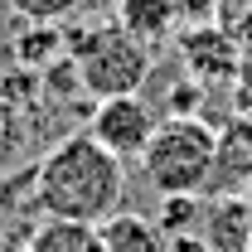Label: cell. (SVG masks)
<instances>
[{"mask_svg": "<svg viewBox=\"0 0 252 252\" xmlns=\"http://www.w3.org/2000/svg\"><path fill=\"white\" fill-rule=\"evenodd\" d=\"M126 199V160H117L107 146H97L88 131L63 136L34 170V204L44 219L102 223Z\"/></svg>", "mask_w": 252, "mask_h": 252, "instance_id": "6da1fadb", "label": "cell"}, {"mask_svg": "<svg viewBox=\"0 0 252 252\" xmlns=\"http://www.w3.org/2000/svg\"><path fill=\"white\" fill-rule=\"evenodd\" d=\"M219 136L199 117H165L156 122L146 151H141V175L160 199L170 194H204L214 170H219Z\"/></svg>", "mask_w": 252, "mask_h": 252, "instance_id": "7a4b0ae2", "label": "cell"}, {"mask_svg": "<svg viewBox=\"0 0 252 252\" xmlns=\"http://www.w3.org/2000/svg\"><path fill=\"white\" fill-rule=\"evenodd\" d=\"M73 78L88 97H126L141 93V83L151 78V59L156 49L141 44L136 34H126L122 25H97V30H83L73 39Z\"/></svg>", "mask_w": 252, "mask_h": 252, "instance_id": "3957f363", "label": "cell"}, {"mask_svg": "<svg viewBox=\"0 0 252 252\" xmlns=\"http://www.w3.org/2000/svg\"><path fill=\"white\" fill-rule=\"evenodd\" d=\"M151 131H156V112L146 107L141 93L102 97L93 107V122H88V136H93L97 146H107L117 160H141Z\"/></svg>", "mask_w": 252, "mask_h": 252, "instance_id": "277c9868", "label": "cell"}, {"mask_svg": "<svg viewBox=\"0 0 252 252\" xmlns=\"http://www.w3.org/2000/svg\"><path fill=\"white\" fill-rule=\"evenodd\" d=\"M180 54H185V68L194 78L214 83V78H233L243 73V49L228 30H214V25H194V30L180 34Z\"/></svg>", "mask_w": 252, "mask_h": 252, "instance_id": "5b68a950", "label": "cell"}, {"mask_svg": "<svg viewBox=\"0 0 252 252\" xmlns=\"http://www.w3.org/2000/svg\"><path fill=\"white\" fill-rule=\"evenodd\" d=\"M180 0H117V25L126 34H136L141 44H165L180 30Z\"/></svg>", "mask_w": 252, "mask_h": 252, "instance_id": "8992f818", "label": "cell"}, {"mask_svg": "<svg viewBox=\"0 0 252 252\" xmlns=\"http://www.w3.org/2000/svg\"><path fill=\"white\" fill-rule=\"evenodd\" d=\"M97 233H102V248L107 252H170L165 243V228L156 219H146V214H112V219L97 223Z\"/></svg>", "mask_w": 252, "mask_h": 252, "instance_id": "52a82bcc", "label": "cell"}, {"mask_svg": "<svg viewBox=\"0 0 252 252\" xmlns=\"http://www.w3.org/2000/svg\"><path fill=\"white\" fill-rule=\"evenodd\" d=\"M30 252H107L97 223H73V219H44L30 238Z\"/></svg>", "mask_w": 252, "mask_h": 252, "instance_id": "ba28073f", "label": "cell"}, {"mask_svg": "<svg viewBox=\"0 0 252 252\" xmlns=\"http://www.w3.org/2000/svg\"><path fill=\"white\" fill-rule=\"evenodd\" d=\"M204 238L214 243V252H243L252 238V214L238 204V199H223L209 209V219H204Z\"/></svg>", "mask_w": 252, "mask_h": 252, "instance_id": "9c48e42d", "label": "cell"}, {"mask_svg": "<svg viewBox=\"0 0 252 252\" xmlns=\"http://www.w3.org/2000/svg\"><path fill=\"white\" fill-rule=\"evenodd\" d=\"M25 25H63L83 10V0H5Z\"/></svg>", "mask_w": 252, "mask_h": 252, "instance_id": "30bf717a", "label": "cell"}]
</instances>
